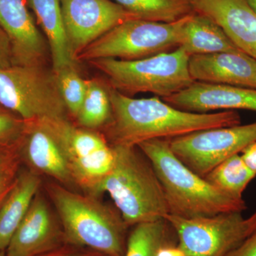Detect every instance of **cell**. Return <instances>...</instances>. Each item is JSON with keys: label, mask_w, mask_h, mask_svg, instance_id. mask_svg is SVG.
Masks as SVG:
<instances>
[{"label": "cell", "mask_w": 256, "mask_h": 256, "mask_svg": "<svg viewBox=\"0 0 256 256\" xmlns=\"http://www.w3.org/2000/svg\"><path fill=\"white\" fill-rule=\"evenodd\" d=\"M112 114L105 127L111 146H138L152 140H172L185 134L242 124L237 111L198 114L176 108L161 98H134L109 86Z\"/></svg>", "instance_id": "1"}, {"label": "cell", "mask_w": 256, "mask_h": 256, "mask_svg": "<svg viewBox=\"0 0 256 256\" xmlns=\"http://www.w3.org/2000/svg\"><path fill=\"white\" fill-rule=\"evenodd\" d=\"M138 148L156 170L170 214L191 218L246 210L242 198L220 191L183 164L172 150L170 140H152L140 143Z\"/></svg>", "instance_id": "2"}, {"label": "cell", "mask_w": 256, "mask_h": 256, "mask_svg": "<svg viewBox=\"0 0 256 256\" xmlns=\"http://www.w3.org/2000/svg\"><path fill=\"white\" fill-rule=\"evenodd\" d=\"M47 192L63 229L65 244L104 256H124L128 226L116 208L98 197L79 194L57 182Z\"/></svg>", "instance_id": "3"}, {"label": "cell", "mask_w": 256, "mask_h": 256, "mask_svg": "<svg viewBox=\"0 0 256 256\" xmlns=\"http://www.w3.org/2000/svg\"><path fill=\"white\" fill-rule=\"evenodd\" d=\"M114 164L102 184L128 226L164 220L170 208L151 162L138 146H112Z\"/></svg>", "instance_id": "4"}, {"label": "cell", "mask_w": 256, "mask_h": 256, "mask_svg": "<svg viewBox=\"0 0 256 256\" xmlns=\"http://www.w3.org/2000/svg\"><path fill=\"white\" fill-rule=\"evenodd\" d=\"M190 56L178 47L136 60L100 58L89 62L105 74L109 86L124 95L152 94L169 97L194 82L188 70Z\"/></svg>", "instance_id": "5"}, {"label": "cell", "mask_w": 256, "mask_h": 256, "mask_svg": "<svg viewBox=\"0 0 256 256\" xmlns=\"http://www.w3.org/2000/svg\"><path fill=\"white\" fill-rule=\"evenodd\" d=\"M186 18L170 23L126 20L86 47L77 62L100 58L136 60L176 50Z\"/></svg>", "instance_id": "6"}, {"label": "cell", "mask_w": 256, "mask_h": 256, "mask_svg": "<svg viewBox=\"0 0 256 256\" xmlns=\"http://www.w3.org/2000/svg\"><path fill=\"white\" fill-rule=\"evenodd\" d=\"M63 150L75 186L99 197L114 164V150L104 134L75 126L68 119L38 120Z\"/></svg>", "instance_id": "7"}, {"label": "cell", "mask_w": 256, "mask_h": 256, "mask_svg": "<svg viewBox=\"0 0 256 256\" xmlns=\"http://www.w3.org/2000/svg\"><path fill=\"white\" fill-rule=\"evenodd\" d=\"M0 106L24 122L68 119L54 73L44 66L12 65L0 68Z\"/></svg>", "instance_id": "8"}, {"label": "cell", "mask_w": 256, "mask_h": 256, "mask_svg": "<svg viewBox=\"0 0 256 256\" xmlns=\"http://www.w3.org/2000/svg\"><path fill=\"white\" fill-rule=\"evenodd\" d=\"M185 256H226L256 230V217L242 212L185 218L168 214Z\"/></svg>", "instance_id": "9"}, {"label": "cell", "mask_w": 256, "mask_h": 256, "mask_svg": "<svg viewBox=\"0 0 256 256\" xmlns=\"http://www.w3.org/2000/svg\"><path fill=\"white\" fill-rule=\"evenodd\" d=\"M256 141V122L210 128L170 140L176 158L204 178L217 165Z\"/></svg>", "instance_id": "10"}, {"label": "cell", "mask_w": 256, "mask_h": 256, "mask_svg": "<svg viewBox=\"0 0 256 256\" xmlns=\"http://www.w3.org/2000/svg\"><path fill=\"white\" fill-rule=\"evenodd\" d=\"M60 4L69 46L76 60L99 37L134 18L112 0H60Z\"/></svg>", "instance_id": "11"}, {"label": "cell", "mask_w": 256, "mask_h": 256, "mask_svg": "<svg viewBox=\"0 0 256 256\" xmlns=\"http://www.w3.org/2000/svg\"><path fill=\"white\" fill-rule=\"evenodd\" d=\"M65 244L60 220L40 192L5 250L6 256H44L60 250Z\"/></svg>", "instance_id": "12"}, {"label": "cell", "mask_w": 256, "mask_h": 256, "mask_svg": "<svg viewBox=\"0 0 256 256\" xmlns=\"http://www.w3.org/2000/svg\"><path fill=\"white\" fill-rule=\"evenodd\" d=\"M0 26L9 37L13 65L44 66L48 43L25 0H0Z\"/></svg>", "instance_id": "13"}, {"label": "cell", "mask_w": 256, "mask_h": 256, "mask_svg": "<svg viewBox=\"0 0 256 256\" xmlns=\"http://www.w3.org/2000/svg\"><path fill=\"white\" fill-rule=\"evenodd\" d=\"M163 100L188 112L208 114L214 110L256 112V89L194 82L190 86Z\"/></svg>", "instance_id": "14"}, {"label": "cell", "mask_w": 256, "mask_h": 256, "mask_svg": "<svg viewBox=\"0 0 256 256\" xmlns=\"http://www.w3.org/2000/svg\"><path fill=\"white\" fill-rule=\"evenodd\" d=\"M25 122L18 148L20 158L37 174L46 175L68 188L76 186L66 158L53 134L40 121Z\"/></svg>", "instance_id": "15"}, {"label": "cell", "mask_w": 256, "mask_h": 256, "mask_svg": "<svg viewBox=\"0 0 256 256\" xmlns=\"http://www.w3.org/2000/svg\"><path fill=\"white\" fill-rule=\"evenodd\" d=\"M194 8L220 26L242 53L256 60V13L246 0H194Z\"/></svg>", "instance_id": "16"}, {"label": "cell", "mask_w": 256, "mask_h": 256, "mask_svg": "<svg viewBox=\"0 0 256 256\" xmlns=\"http://www.w3.org/2000/svg\"><path fill=\"white\" fill-rule=\"evenodd\" d=\"M188 70L194 82L256 89V60L242 52L191 56Z\"/></svg>", "instance_id": "17"}, {"label": "cell", "mask_w": 256, "mask_h": 256, "mask_svg": "<svg viewBox=\"0 0 256 256\" xmlns=\"http://www.w3.org/2000/svg\"><path fill=\"white\" fill-rule=\"evenodd\" d=\"M40 174L30 170L18 172L12 188L0 206V252H4L14 232L40 192Z\"/></svg>", "instance_id": "18"}, {"label": "cell", "mask_w": 256, "mask_h": 256, "mask_svg": "<svg viewBox=\"0 0 256 256\" xmlns=\"http://www.w3.org/2000/svg\"><path fill=\"white\" fill-rule=\"evenodd\" d=\"M46 35L52 62V70L58 72L76 65L64 26L60 0H26Z\"/></svg>", "instance_id": "19"}, {"label": "cell", "mask_w": 256, "mask_h": 256, "mask_svg": "<svg viewBox=\"0 0 256 256\" xmlns=\"http://www.w3.org/2000/svg\"><path fill=\"white\" fill-rule=\"evenodd\" d=\"M190 56L222 52H242L216 23L194 12L184 23L180 46Z\"/></svg>", "instance_id": "20"}, {"label": "cell", "mask_w": 256, "mask_h": 256, "mask_svg": "<svg viewBox=\"0 0 256 256\" xmlns=\"http://www.w3.org/2000/svg\"><path fill=\"white\" fill-rule=\"evenodd\" d=\"M134 18L170 23L194 13V0H112Z\"/></svg>", "instance_id": "21"}, {"label": "cell", "mask_w": 256, "mask_h": 256, "mask_svg": "<svg viewBox=\"0 0 256 256\" xmlns=\"http://www.w3.org/2000/svg\"><path fill=\"white\" fill-rule=\"evenodd\" d=\"M85 96L76 117L77 124L86 129L105 128L110 122L112 109L109 86L96 79L86 80Z\"/></svg>", "instance_id": "22"}, {"label": "cell", "mask_w": 256, "mask_h": 256, "mask_svg": "<svg viewBox=\"0 0 256 256\" xmlns=\"http://www.w3.org/2000/svg\"><path fill=\"white\" fill-rule=\"evenodd\" d=\"M256 176V172L237 154L217 165L204 178L230 196L242 198V193Z\"/></svg>", "instance_id": "23"}, {"label": "cell", "mask_w": 256, "mask_h": 256, "mask_svg": "<svg viewBox=\"0 0 256 256\" xmlns=\"http://www.w3.org/2000/svg\"><path fill=\"white\" fill-rule=\"evenodd\" d=\"M174 232L165 218L137 224L128 236L124 256H156L160 247L174 238Z\"/></svg>", "instance_id": "24"}, {"label": "cell", "mask_w": 256, "mask_h": 256, "mask_svg": "<svg viewBox=\"0 0 256 256\" xmlns=\"http://www.w3.org/2000/svg\"><path fill=\"white\" fill-rule=\"evenodd\" d=\"M54 73L68 114L75 119L85 96L86 79L82 78L77 72L76 65L65 67Z\"/></svg>", "instance_id": "25"}, {"label": "cell", "mask_w": 256, "mask_h": 256, "mask_svg": "<svg viewBox=\"0 0 256 256\" xmlns=\"http://www.w3.org/2000/svg\"><path fill=\"white\" fill-rule=\"evenodd\" d=\"M26 122L5 109L0 110V146H18L24 133Z\"/></svg>", "instance_id": "26"}, {"label": "cell", "mask_w": 256, "mask_h": 256, "mask_svg": "<svg viewBox=\"0 0 256 256\" xmlns=\"http://www.w3.org/2000/svg\"><path fill=\"white\" fill-rule=\"evenodd\" d=\"M18 148V146H0V173L18 168L20 156Z\"/></svg>", "instance_id": "27"}, {"label": "cell", "mask_w": 256, "mask_h": 256, "mask_svg": "<svg viewBox=\"0 0 256 256\" xmlns=\"http://www.w3.org/2000/svg\"><path fill=\"white\" fill-rule=\"evenodd\" d=\"M13 65L12 50L9 37L0 26V68Z\"/></svg>", "instance_id": "28"}, {"label": "cell", "mask_w": 256, "mask_h": 256, "mask_svg": "<svg viewBox=\"0 0 256 256\" xmlns=\"http://www.w3.org/2000/svg\"><path fill=\"white\" fill-rule=\"evenodd\" d=\"M226 256H256V230Z\"/></svg>", "instance_id": "29"}, {"label": "cell", "mask_w": 256, "mask_h": 256, "mask_svg": "<svg viewBox=\"0 0 256 256\" xmlns=\"http://www.w3.org/2000/svg\"><path fill=\"white\" fill-rule=\"evenodd\" d=\"M18 168L0 173V206L12 188L18 174Z\"/></svg>", "instance_id": "30"}, {"label": "cell", "mask_w": 256, "mask_h": 256, "mask_svg": "<svg viewBox=\"0 0 256 256\" xmlns=\"http://www.w3.org/2000/svg\"><path fill=\"white\" fill-rule=\"evenodd\" d=\"M240 156L246 164L256 172V141L245 148Z\"/></svg>", "instance_id": "31"}, {"label": "cell", "mask_w": 256, "mask_h": 256, "mask_svg": "<svg viewBox=\"0 0 256 256\" xmlns=\"http://www.w3.org/2000/svg\"><path fill=\"white\" fill-rule=\"evenodd\" d=\"M44 256H104L100 254H84V252H62L60 250L57 252H52V254H47Z\"/></svg>", "instance_id": "32"}, {"label": "cell", "mask_w": 256, "mask_h": 256, "mask_svg": "<svg viewBox=\"0 0 256 256\" xmlns=\"http://www.w3.org/2000/svg\"><path fill=\"white\" fill-rule=\"evenodd\" d=\"M246 1L247 2L248 4L250 5V8H252L256 13V0H246Z\"/></svg>", "instance_id": "33"}, {"label": "cell", "mask_w": 256, "mask_h": 256, "mask_svg": "<svg viewBox=\"0 0 256 256\" xmlns=\"http://www.w3.org/2000/svg\"><path fill=\"white\" fill-rule=\"evenodd\" d=\"M0 256H6L4 252H0Z\"/></svg>", "instance_id": "34"}, {"label": "cell", "mask_w": 256, "mask_h": 256, "mask_svg": "<svg viewBox=\"0 0 256 256\" xmlns=\"http://www.w3.org/2000/svg\"><path fill=\"white\" fill-rule=\"evenodd\" d=\"M3 110V108H2L1 107V106H0V110Z\"/></svg>", "instance_id": "35"}, {"label": "cell", "mask_w": 256, "mask_h": 256, "mask_svg": "<svg viewBox=\"0 0 256 256\" xmlns=\"http://www.w3.org/2000/svg\"><path fill=\"white\" fill-rule=\"evenodd\" d=\"M255 213L256 214V212H255Z\"/></svg>", "instance_id": "36"}]
</instances>
